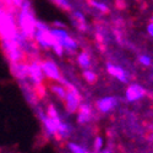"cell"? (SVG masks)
Segmentation results:
<instances>
[{
  "label": "cell",
  "mask_w": 153,
  "mask_h": 153,
  "mask_svg": "<svg viewBox=\"0 0 153 153\" xmlns=\"http://www.w3.org/2000/svg\"><path fill=\"white\" fill-rule=\"evenodd\" d=\"M45 86L56 98H59L60 100H64V98H65V96H66L65 86H62L59 82H54V81H49L48 83H45Z\"/></svg>",
  "instance_id": "11"
},
{
  "label": "cell",
  "mask_w": 153,
  "mask_h": 153,
  "mask_svg": "<svg viewBox=\"0 0 153 153\" xmlns=\"http://www.w3.org/2000/svg\"><path fill=\"white\" fill-rule=\"evenodd\" d=\"M146 96V90L142 85L137 82L129 83V86L125 90V100L126 103H136V102L141 100Z\"/></svg>",
  "instance_id": "8"
},
{
  "label": "cell",
  "mask_w": 153,
  "mask_h": 153,
  "mask_svg": "<svg viewBox=\"0 0 153 153\" xmlns=\"http://www.w3.org/2000/svg\"><path fill=\"white\" fill-rule=\"evenodd\" d=\"M76 121L79 125H88L96 119V111L90 102H81L79 110L76 111Z\"/></svg>",
  "instance_id": "6"
},
{
  "label": "cell",
  "mask_w": 153,
  "mask_h": 153,
  "mask_svg": "<svg viewBox=\"0 0 153 153\" xmlns=\"http://www.w3.org/2000/svg\"><path fill=\"white\" fill-rule=\"evenodd\" d=\"M70 19H71V23L72 26L77 30L79 32L81 33H87L88 31H90V27H88V22L86 20V16L82 11L77 10V9H72L70 12Z\"/></svg>",
  "instance_id": "9"
},
{
  "label": "cell",
  "mask_w": 153,
  "mask_h": 153,
  "mask_svg": "<svg viewBox=\"0 0 153 153\" xmlns=\"http://www.w3.org/2000/svg\"><path fill=\"white\" fill-rule=\"evenodd\" d=\"M52 1H53L59 9H61L62 11L70 12V11L74 9L72 4L70 3V0H52Z\"/></svg>",
  "instance_id": "18"
},
{
  "label": "cell",
  "mask_w": 153,
  "mask_h": 153,
  "mask_svg": "<svg viewBox=\"0 0 153 153\" xmlns=\"http://www.w3.org/2000/svg\"><path fill=\"white\" fill-rule=\"evenodd\" d=\"M53 27H56V28H66L65 23L61 22V21H58V20L53 22Z\"/></svg>",
  "instance_id": "20"
},
{
  "label": "cell",
  "mask_w": 153,
  "mask_h": 153,
  "mask_svg": "<svg viewBox=\"0 0 153 153\" xmlns=\"http://www.w3.org/2000/svg\"><path fill=\"white\" fill-rule=\"evenodd\" d=\"M0 48H1L3 54L6 58L9 64L28 60L26 53L21 49V47L19 45V43L15 39V37L0 39Z\"/></svg>",
  "instance_id": "2"
},
{
  "label": "cell",
  "mask_w": 153,
  "mask_h": 153,
  "mask_svg": "<svg viewBox=\"0 0 153 153\" xmlns=\"http://www.w3.org/2000/svg\"><path fill=\"white\" fill-rule=\"evenodd\" d=\"M66 147H68L70 153H91L90 151L87 149V147H85V146H82L80 143L72 142V141H69L66 143Z\"/></svg>",
  "instance_id": "15"
},
{
  "label": "cell",
  "mask_w": 153,
  "mask_h": 153,
  "mask_svg": "<svg viewBox=\"0 0 153 153\" xmlns=\"http://www.w3.org/2000/svg\"><path fill=\"white\" fill-rule=\"evenodd\" d=\"M37 20L38 19L34 15L31 0H23L16 12V23L20 33L28 39H33Z\"/></svg>",
  "instance_id": "1"
},
{
  "label": "cell",
  "mask_w": 153,
  "mask_h": 153,
  "mask_svg": "<svg viewBox=\"0 0 153 153\" xmlns=\"http://www.w3.org/2000/svg\"><path fill=\"white\" fill-rule=\"evenodd\" d=\"M41 68L43 70V74L48 81L59 82L62 77V74L60 71V68L53 59H41Z\"/></svg>",
  "instance_id": "5"
},
{
  "label": "cell",
  "mask_w": 153,
  "mask_h": 153,
  "mask_svg": "<svg viewBox=\"0 0 153 153\" xmlns=\"http://www.w3.org/2000/svg\"><path fill=\"white\" fill-rule=\"evenodd\" d=\"M87 3L91 7L94 9V11H97L100 15H108L111 11L109 5L105 1H102V0H87Z\"/></svg>",
  "instance_id": "13"
},
{
  "label": "cell",
  "mask_w": 153,
  "mask_h": 153,
  "mask_svg": "<svg viewBox=\"0 0 153 153\" xmlns=\"http://www.w3.org/2000/svg\"><path fill=\"white\" fill-rule=\"evenodd\" d=\"M104 147V138L100 135H97L93 138V143H92V153H99Z\"/></svg>",
  "instance_id": "16"
},
{
  "label": "cell",
  "mask_w": 153,
  "mask_h": 153,
  "mask_svg": "<svg viewBox=\"0 0 153 153\" xmlns=\"http://www.w3.org/2000/svg\"><path fill=\"white\" fill-rule=\"evenodd\" d=\"M120 104V99L117 96H104L96 100L94 108L102 115H108L111 114Z\"/></svg>",
  "instance_id": "4"
},
{
  "label": "cell",
  "mask_w": 153,
  "mask_h": 153,
  "mask_svg": "<svg viewBox=\"0 0 153 153\" xmlns=\"http://www.w3.org/2000/svg\"><path fill=\"white\" fill-rule=\"evenodd\" d=\"M147 33L149 37L153 38V21H151L148 25H147Z\"/></svg>",
  "instance_id": "21"
},
{
  "label": "cell",
  "mask_w": 153,
  "mask_h": 153,
  "mask_svg": "<svg viewBox=\"0 0 153 153\" xmlns=\"http://www.w3.org/2000/svg\"><path fill=\"white\" fill-rule=\"evenodd\" d=\"M76 61H77L79 66L82 70L92 68V55H91V53H88L87 50H81L77 54V56H76Z\"/></svg>",
  "instance_id": "12"
},
{
  "label": "cell",
  "mask_w": 153,
  "mask_h": 153,
  "mask_svg": "<svg viewBox=\"0 0 153 153\" xmlns=\"http://www.w3.org/2000/svg\"><path fill=\"white\" fill-rule=\"evenodd\" d=\"M117 6L119 7V9H124L125 7V1H124V0H117Z\"/></svg>",
  "instance_id": "22"
},
{
  "label": "cell",
  "mask_w": 153,
  "mask_h": 153,
  "mask_svg": "<svg viewBox=\"0 0 153 153\" xmlns=\"http://www.w3.org/2000/svg\"><path fill=\"white\" fill-rule=\"evenodd\" d=\"M137 61L140 65H142L145 68H152L153 66V59L148 54H138Z\"/></svg>",
  "instance_id": "17"
},
{
  "label": "cell",
  "mask_w": 153,
  "mask_h": 153,
  "mask_svg": "<svg viewBox=\"0 0 153 153\" xmlns=\"http://www.w3.org/2000/svg\"><path fill=\"white\" fill-rule=\"evenodd\" d=\"M33 41L41 50H52L53 44L55 43V38L50 32V27L41 20H37L36 23V32L33 34Z\"/></svg>",
  "instance_id": "3"
},
{
  "label": "cell",
  "mask_w": 153,
  "mask_h": 153,
  "mask_svg": "<svg viewBox=\"0 0 153 153\" xmlns=\"http://www.w3.org/2000/svg\"><path fill=\"white\" fill-rule=\"evenodd\" d=\"M151 21H153V15H152V16H151Z\"/></svg>",
  "instance_id": "23"
},
{
  "label": "cell",
  "mask_w": 153,
  "mask_h": 153,
  "mask_svg": "<svg viewBox=\"0 0 153 153\" xmlns=\"http://www.w3.org/2000/svg\"><path fill=\"white\" fill-rule=\"evenodd\" d=\"M82 77L88 85H94L98 80V75L92 69H85L82 70Z\"/></svg>",
  "instance_id": "14"
},
{
  "label": "cell",
  "mask_w": 153,
  "mask_h": 153,
  "mask_svg": "<svg viewBox=\"0 0 153 153\" xmlns=\"http://www.w3.org/2000/svg\"><path fill=\"white\" fill-rule=\"evenodd\" d=\"M10 65V72L15 77V80L19 81H28V64L26 61H20V62H14L9 64Z\"/></svg>",
  "instance_id": "10"
},
{
  "label": "cell",
  "mask_w": 153,
  "mask_h": 153,
  "mask_svg": "<svg viewBox=\"0 0 153 153\" xmlns=\"http://www.w3.org/2000/svg\"><path fill=\"white\" fill-rule=\"evenodd\" d=\"M52 50H53V53H54L56 56H59V58H62V55L65 54V52H64V48H62V45H61L60 43H58L56 41H55V43L53 44Z\"/></svg>",
  "instance_id": "19"
},
{
  "label": "cell",
  "mask_w": 153,
  "mask_h": 153,
  "mask_svg": "<svg viewBox=\"0 0 153 153\" xmlns=\"http://www.w3.org/2000/svg\"><path fill=\"white\" fill-rule=\"evenodd\" d=\"M105 70L111 76V77L117 79L119 82L121 83H130V80H131V75L130 72L127 71L125 68L120 66V65H117L111 61H108L105 64Z\"/></svg>",
  "instance_id": "7"
}]
</instances>
